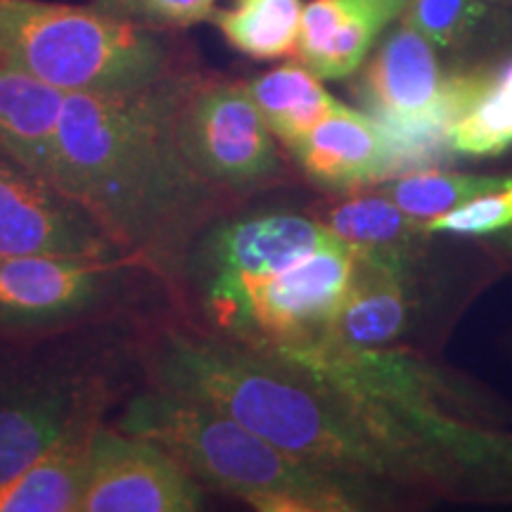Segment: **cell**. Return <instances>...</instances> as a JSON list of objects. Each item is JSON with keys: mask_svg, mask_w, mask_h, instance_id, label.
Masks as SVG:
<instances>
[{"mask_svg": "<svg viewBox=\"0 0 512 512\" xmlns=\"http://www.w3.org/2000/svg\"><path fill=\"white\" fill-rule=\"evenodd\" d=\"M185 88L164 76L131 93H64L50 176L114 247L164 271L209 200L176 138Z\"/></svg>", "mask_w": 512, "mask_h": 512, "instance_id": "6da1fadb", "label": "cell"}, {"mask_svg": "<svg viewBox=\"0 0 512 512\" xmlns=\"http://www.w3.org/2000/svg\"><path fill=\"white\" fill-rule=\"evenodd\" d=\"M266 351L347 403L399 460L411 491L512 503V432L477 425L448 406L437 373L413 356L382 347L342 349L318 339Z\"/></svg>", "mask_w": 512, "mask_h": 512, "instance_id": "7a4b0ae2", "label": "cell"}, {"mask_svg": "<svg viewBox=\"0 0 512 512\" xmlns=\"http://www.w3.org/2000/svg\"><path fill=\"white\" fill-rule=\"evenodd\" d=\"M157 380L166 392L228 415L318 470L366 489H408L399 460L347 403L271 351L174 335L159 354Z\"/></svg>", "mask_w": 512, "mask_h": 512, "instance_id": "3957f363", "label": "cell"}, {"mask_svg": "<svg viewBox=\"0 0 512 512\" xmlns=\"http://www.w3.org/2000/svg\"><path fill=\"white\" fill-rule=\"evenodd\" d=\"M119 430L152 439L192 477L261 512H356L366 486L318 470L204 403L162 392L128 403Z\"/></svg>", "mask_w": 512, "mask_h": 512, "instance_id": "277c9868", "label": "cell"}, {"mask_svg": "<svg viewBox=\"0 0 512 512\" xmlns=\"http://www.w3.org/2000/svg\"><path fill=\"white\" fill-rule=\"evenodd\" d=\"M0 60L62 93H131L166 76L152 29L95 5L0 0Z\"/></svg>", "mask_w": 512, "mask_h": 512, "instance_id": "5b68a950", "label": "cell"}, {"mask_svg": "<svg viewBox=\"0 0 512 512\" xmlns=\"http://www.w3.org/2000/svg\"><path fill=\"white\" fill-rule=\"evenodd\" d=\"M489 79L486 74L446 76L432 43L401 19L361 81L363 102L394 140L401 174L430 169L446 155L448 128Z\"/></svg>", "mask_w": 512, "mask_h": 512, "instance_id": "8992f818", "label": "cell"}, {"mask_svg": "<svg viewBox=\"0 0 512 512\" xmlns=\"http://www.w3.org/2000/svg\"><path fill=\"white\" fill-rule=\"evenodd\" d=\"M176 138L183 157L209 185L247 190L268 181L280 166L275 136L256 110L247 83L185 88Z\"/></svg>", "mask_w": 512, "mask_h": 512, "instance_id": "52a82bcc", "label": "cell"}, {"mask_svg": "<svg viewBox=\"0 0 512 512\" xmlns=\"http://www.w3.org/2000/svg\"><path fill=\"white\" fill-rule=\"evenodd\" d=\"M339 238L323 221L290 211L221 226L204 247V294L223 328L238 335L249 299L266 280Z\"/></svg>", "mask_w": 512, "mask_h": 512, "instance_id": "ba28073f", "label": "cell"}, {"mask_svg": "<svg viewBox=\"0 0 512 512\" xmlns=\"http://www.w3.org/2000/svg\"><path fill=\"white\" fill-rule=\"evenodd\" d=\"M354 268L356 252L342 240L306 254L252 294L238 335L264 349L318 339L328 330Z\"/></svg>", "mask_w": 512, "mask_h": 512, "instance_id": "9c48e42d", "label": "cell"}, {"mask_svg": "<svg viewBox=\"0 0 512 512\" xmlns=\"http://www.w3.org/2000/svg\"><path fill=\"white\" fill-rule=\"evenodd\" d=\"M202 489L188 467L157 441L95 432L91 475L79 512H195Z\"/></svg>", "mask_w": 512, "mask_h": 512, "instance_id": "30bf717a", "label": "cell"}, {"mask_svg": "<svg viewBox=\"0 0 512 512\" xmlns=\"http://www.w3.org/2000/svg\"><path fill=\"white\" fill-rule=\"evenodd\" d=\"M112 249L79 204L0 159V264L34 254L112 259Z\"/></svg>", "mask_w": 512, "mask_h": 512, "instance_id": "8fae6325", "label": "cell"}, {"mask_svg": "<svg viewBox=\"0 0 512 512\" xmlns=\"http://www.w3.org/2000/svg\"><path fill=\"white\" fill-rule=\"evenodd\" d=\"M287 147L306 176L323 188L351 192L401 174L387 128L373 114L347 105H339Z\"/></svg>", "mask_w": 512, "mask_h": 512, "instance_id": "7c38bea8", "label": "cell"}, {"mask_svg": "<svg viewBox=\"0 0 512 512\" xmlns=\"http://www.w3.org/2000/svg\"><path fill=\"white\" fill-rule=\"evenodd\" d=\"M117 271L112 259L34 254L0 264V320L46 323L93 304L107 275Z\"/></svg>", "mask_w": 512, "mask_h": 512, "instance_id": "4fadbf2b", "label": "cell"}, {"mask_svg": "<svg viewBox=\"0 0 512 512\" xmlns=\"http://www.w3.org/2000/svg\"><path fill=\"white\" fill-rule=\"evenodd\" d=\"M411 0H311L304 5L294 57L318 79H347L361 67L382 29Z\"/></svg>", "mask_w": 512, "mask_h": 512, "instance_id": "5bb4252c", "label": "cell"}, {"mask_svg": "<svg viewBox=\"0 0 512 512\" xmlns=\"http://www.w3.org/2000/svg\"><path fill=\"white\" fill-rule=\"evenodd\" d=\"M62 107L60 88L0 60V159L50 183Z\"/></svg>", "mask_w": 512, "mask_h": 512, "instance_id": "9a60e30c", "label": "cell"}, {"mask_svg": "<svg viewBox=\"0 0 512 512\" xmlns=\"http://www.w3.org/2000/svg\"><path fill=\"white\" fill-rule=\"evenodd\" d=\"M403 275L406 271L356 256L347 292L318 342L342 349H375L399 337L411 313Z\"/></svg>", "mask_w": 512, "mask_h": 512, "instance_id": "2e32d148", "label": "cell"}, {"mask_svg": "<svg viewBox=\"0 0 512 512\" xmlns=\"http://www.w3.org/2000/svg\"><path fill=\"white\" fill-rule=\"evenodd\" d=\"M93 427H69L22 475L0 489V512H79L91 475Z\"/></svg>", "mask_w": 512, "mask_h": 512, "instance_id": "e0dca14e", "label": "cell"}, {"mask_svg": "<svg viewBox=\"0 0 512 512\" xmlns=\"http://www.w3.org/2000/svg\"><path fill=\"white\" fill-rule=\"evenodd\" d=\"M323 223L354 249L358 259L377 261L399 271H406L418 240L430 235L425 223L408 216L384 195L339 202L325 214Z\"/></svg>", "mask_w": 512, "mask_h": 512, "instance_id": "ac0fdd59", "label": "cell"}, {"mask_svg": "<svg viewBox=\"0 0 512 512\" xmlns=\"http://www.w3.org/2000/svg\"><path fill=\"white\" fill-rule=\"evenodd\" d=\"M74 411L55 392L0 399V489L34 465L69 427Z\"/></svg>", "mask_w": 512, "mask_h": 512, "instance_id": "d6986e66", "label": "cell"}, {"mask_svg": "<svg viewBox=\"0 0 512 512\" xmlns=\"http://www.w3.org/2000/svg\"><path fill=\"white\" fill-rule=\"evenodd\" d=\"M247 91L273 136L285 145L302 138L309 128L342 105L325 91L323 79H318L302 62L283 64L256 76L247 83Z\"/></svg>", "mask_w": 512, "mask_h": 512, "instance_id": "ffe728a7", "label": "cell"}, {"mask_svg": "<svg viewBox=\"0 0 512 512\" xmlns=\"http://www.w3.org/2000/svg\"><path fill=\"white\" fill-rule=\"evenodd\" d=\"M302 12V0H230L228 8L214 10L211 19L242 55L278 60L297 50Z\"/></svg>", "mask_w": 512, "mask_h": 512, "instance_id": "44dd1931", "label": "cell"}, {"mask_svg": "<svg viewBox=\"0 0 512 512\" xmlns=\"http://www.w3.org/2000/svg\"><path fill=\"white\" fill-rule=\"evenodd\" d=\"M510 181L512 178L503 176L451 174V171H439L430 166V169H415L389 178L382 195L389 197L408 216L427 223L477 197L505 188Z\"/></svg>", "mask_w": 512, "mask_h": 512, "instance_id": "7402d4cb", "label": "cell"}, {"mask_svg": "<svg viewBox=\"0 0 512 512\" xmlns=\"http://www.w3.org/2000/svg\"><path fill=\"white\" fill-rule=\"evenodd\" d=\"M448 152L465 157H491L512 147V62L491 76L446 133Z\"/></svg>", "mask_w": 512, "mask_h": 512, "instance_id": "603a6c76", "label": "cell"}, {"mask_svg": "<svg viewBox=\"0 0 512 512\" xmlns=\"http://www.w3.org/2000/svg\"><path fill=\"white\" fill-rule=\"evenodd\" d=\"M484 15L482 0H411L401 19L432 46L456 48Z\"/></svg>", "mask_w": 512, "mask_h": 512, "instance_id": "cb8c5ba5", "label": "cell"}, {"mask_svg": "<svg viewBox=\"0 0 512 512\" xmlns=\"http://www.w3.org/2000/svg\"><path fill=\"white\" fill-rule=\"evenodd\" d=\"M512 226V181L505 188L477 197L463 207L448 211L444 216L427 221V233H451L463 238H482V235H498Z\"/></svg>", "mask_w": 512, "mask_h": 512, "instance_id": "d4e9b609", "label": "cell"}, {"mask_svg": "<svg viewBox=\"0 0 512 512\" xmlns=\"http://www.w3.org/2000/svg\"><path fill=\"white\" fill-rule=\"evenodd\" d=\"M95 8L143 27H192L209 19L216 0H93Z\"/></svg>", "mask_w": 512, "mask_h": 512, "instance_id": "484cf974", "label": "cell"}, {"mask_svg": "<svg viewBox=\"0 0 512 512\" xmlns=\"http://www.w3.org/2000/svg\"><path fill=\"white\" fill-rule=\"evenodd\" d=\"M498 238H501V242H505V245L512 247V226L501 230V233H498Z\"/></svg>", "mask_w": 512, "mask_h": 512, "instance_id": "4316f807", "label": "cell"}]
</instances>
